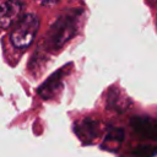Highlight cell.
I'll list each match as a JSON object with an SVG mask.
<instances>
[{"label": "cell", "mask_w": 157, "mask_h": 157, "mask_svg": "<svg viewBox=\"0 0 157 157\" xmlns=\"http://www.w3.org/2000/svg\"><path fill=\"white\" fill-rule=\"evenodd\" d=\"M81 12L77 9L67 10L52 23L44 38V47L48 50L60 49L76 34Z\"/></svg>", "instance_id": "6da1fadb"}, {"label": "cell", "mask_w": 157, "mask_h": 157, "mask_svg": "<svg viewBox=\"0 0 157 157\" xmlns=\"http://www.w3.org/2000/svg\"><path fill=\"white\" fill-rule=\"evenodd\" d=\"M39 18L36 13H26L20 17L10 33V40L17 49L29 47L38 32Z\"/></svg>", "instance_id": "7a4b0ae2"}, {"label": "cell", "mask_w": 157, "mask_h": 157, "mask_svg": "<svg viewBox=\"0 0 157 157\" xmlns=\"http://www.w3.org/2000/svg\"><path fill=\"white\" fill-rule=\"evenodd\" d=\"M134 132L147 141H157V119L148 115H136L130 119Z\"/></svg>", "instance_id": "3957f363"}, {"label": "cell", "mask_w": 157, "mask_h": 157, "mask_svg": "<svg viewBox=\"0 0 157 157\" xmlns=\"http://www.w3.org/2000/svg\"><path fill=\"white\" fill-rule=\"evenodd\" d=\"M23 0H6L0 5V28L6 29L16 22L23 11Z\"/></svg>", "instance_id": "277c9868"}, {"label": "cell", "mask_w": 157, "mask_h": 157, "mask_svg": "<svg viewBox=\"0 0 157 157\" xmlns=\"http://www.w3.org/2000/svg\"><path fill=\"white\" fill-rule=\"evenodd\" d=\"M71 65H66L65 67L58 70L56 72H54L50 77H48L43 82V85L38 88V93L40 94V97H43L44 99H49V98H52L55 94V92L58 91V88H60V86L63 83V78L66 75L67 69Z\"/></svg>", "instance_id": "5b68a950"}, {"label": "cell", "mask_w": 157, "mask_h": 157, "mask_svg": "<svg viewBox=\"0 0 157 157\" xmlns=\"http://www.w3.org/2000/svg\"><path fill=\"white\" fill-rule=\"evenodd\" d=\"M75 132L81 141L91 142L99 135V124L91 118H86L75 124Z\"/></svg>", "instance_id": "8992f818"}, {"label": "cell", "mask_w": 157, "mask_h": 157, "mask_svg": "<svg viewBox=\"0 0 157 157\" xmlns=\"http://www.w3.org/2000/svg\"><path fill=\"white\" fill-rule=\"evenodd\" d=\"M124 140V130L119 128H113L110 129L107 134L105 137L102 142V148L112 152H117Z\"/></svg>", "instance_id": "52a82bcc"}, {"label": "cell", "mask_w": 157, "mask_h": 157, "mask_svg": "<svg viewBox=\"0 0 157 157\" xmlns=\"http://www.w3.org/2000/svg\"><path fill=\"white\" fill-rule=\"evenodd\" d=\"M125 97L115 88H112L109 91V94H108V107L113 110H119V112H124L128 107H129V101H124Z\"/></svg>", "instance_id": "ba28073f"}, {"label": "cell", "mask_w": 157, "mask_h": 157, "mask_svg": "<svg viewBox=\"0 0 157 157\" xmlns=\"http://www.w3.org/2000/svg\"><path fill=\"white\" fill-rule=\"evenodd\" d=\"M157 153V147L155 146H142L132 151V155L135 157H152Z\"/></svg>", "instance_id": "9c48e42d"}, {"label": "cell", "mask_w": 157, "mask_h": 157, "mask_svg": "<svg viewBox=\"0 0 157 157\" xmlns=\"http://www.w3.org/2000/svg\"><path fill=\"white\" fill-rule=\"evenodd\" d=\"M58 1H60V0H39V2L42 5H45V6H52V5L56 4Z\"/></svg>", "instance_id": "30bf717a"}, {"label": "cell", "mask_w": 157, "mask_h": 157, "mask_svg": "<svg viewBox=\"0 0 157 157\" xmlns=\"http://www.w3.org/2000/svg\"><path fill=\"white\" fill-rule=\"evenodd\" d=\"M150 2H152V4H156V2H157V0H150Z\"/></svg>", "instance_id": "8fae6325"}]
</instances>
